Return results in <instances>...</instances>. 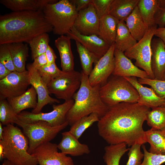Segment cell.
<instances>
[{
    "mask_svg": "<svg viewBox=\"0 0 165 165\" xmlns=\"http://www.w3.org/2000/svg\"><path fill=\"white\" fill-rule=\"evenodd\" d=\"M150 110L138 103L121 102L109 107L97 122L98 134L109 145L143 144L142 126Z\"/></svg>",
    "mask_w": 165,
    "mask_h": 165,
    "instance_id": "cell-1",
    "label": "cell"
},
{
    "mask_svg": "<svg viewBox=\"0 0 165 165\" xmlns=\"http://www.w3.org/2000/svg\"><path fill=\"white\" fill-rule=\"evenodd\" d=\"M53 30L42 11L13 12L0 16V45L28 43L34 37Z\"/></svg>",
    "mask_w": 165,
    "mask_h": 165,
    "instance_id": "cell-2",
    "label": "cell"
},
{
    "mask_svg": "<svg viewBox=\"0 0 165 165\" xmlns=\"http://www.w3.org/2000/svg\"><path fill=\"white\" fill-rule=\"evenodd\" d=\"M81 72L80 87L73 96L74 104L66 116V120L70 126L81 118L93 113L97 114L100 118L109 108L101 98L99 94L101 86H92L89 81V76Z\"/></svg>",
    "mask_w": 165,
    "mask_h": 165,
    "instance_id": "cell-3",
    "label": "cell"
},
{
    "mask_svg": "<svg viewBox=\"0 0 165 165\" xmlns=\"http://www.w3.org/2000/svg\"><path fill=\"white\" fill-rule=\"evenodd\" d=\"M3 127L0 144L3 148L4 159L15 165H37L36 158L28 152V139L20 129L12 124Z\"/></svg>",
    "mask_w": 165,
    "mask_h": 165,
    "instance_id": "cell-4",
    "label": "cell"
},
{
    "mask_svg": "<svg viewBox=\"0 0 165 165\" xmlns=\"http://www.w3.org/2000/svg\"><path fill=\"white\" fill-rule=\"evenodd\" d=\"M42 11L53 33L60 36L66 35L73 27L78 13L75 6L68 0L47 4Z\"/></svg>",
    "mask_w": 165,
    "mask_h": 165,
    "instance_id": "cell-5",
    "label": "cell"
},
{
    "mask_svg": "<svg viewBox=\"0 0 165 165\" xmlns=\"http://www.w3.org/2000/svg\"><path fill=\"white\" fill-rule=\"evenodd\" d=\"M99 94L109 108L121 102L137 103L139 97L137 90L128 80L114 75L100 87Z\"/></svg>",
    "mask_w": 165,
    "mask_h": 165,
    "instance_id": "cell-6",
    "label": "cell"
},
{
    "mask_svg": "<svg viewBox=\"0 0 165 165\" xmlns=\"http://www.w3.org/2000/svg\"><path fill=\"white\" fill-rule=\"evenodd\" d=\"M69 125L67 121L58 126L52 127L46 122L39 121L30 123L21 121L18 125L29 141L28 152L31 154L40 145L53 139L57 134Z\"/></svg>",
    "mask_w": 165,
    "mask_h": 165,
    "instance_id": "cell-7",
    "label": "cell"
},
{
    "mask_svg": "<svg viewBox=\"0 0 165 165\" xmlns=\"http://www.w3.org/2000/svg\"><path fill=\"white\" fill-rule=\"evenodd\" d=\"M157 26L156 25L149 28L144 37L124 53L130 59L135 60V65L145 71L152 79H154L155 76L151 67V42Z\"/></svg>",
    "mask_w": 165,
    "mask_h": 165,
    "instance_id": "cell-8",
    "label": "cell"
},
{
    "mask_svg": "<svg viewBox=\"0 0 165 165\" xmlns=\"http://www.w3.org/2000/svg\"><path fill=\"white\" fill-rule=\"evenodd\" d=\"M82 72L74 70L64 72L52 80L47 85L50 94L66 101L73 99L76 91L79 89L81 81Z\"/></svg>",
    "mask_w": 165,
    "mask_h": 165,
    "instance_id": "cell-9",
    "label": "cell"
},
{
    "mask_svg": "<svg viewBox=\"0 0 165 165\" xmlns=\"http://www.w3.org/2000/svg\"><path fill=\"white\" fill-rule=\"evenodd\" d=\"M73 99L65 101L61 104L53 105V110L50 112L44 113L40 112L34 114L28 111H23L16 116L21 121L28 123L39 121L48 123L52 127L61 125L66 121L67 114L74 104Z\"/></svg>",
    "mask_w": 165,
    "mask_h": 165,
    "instance_id": "cell-10",
    "label": "cell"
},
{
    "mask_svg": "<svg viewBox=\"0 0 165 165\" xmlns=\"http://www.w3.org/2000/svg\"><path fill=\"white\" fill-rule=\"evenodd\" d=\"M30 84L28 70L12 72L6 78L0 80V100L22 94Z\"/></svg>",
    "mask_w": 165,
    "mask_h": 165,
    "instance_id": "cell-11",
    "label": "cell"
},
{
    "mask_svg": "<svg viewBox=\"0 0 165 165\" xmlns=\"http://www.w3.org/2000/svg\"><path fill=\"white\" fill-rule=\"evenodd\" d=\"M115 49L114 42L107 53L94 64V66L88 76L89 83L92 86L104 85L112 74L115 66Z\"/></svg>",
    "mask_w": 165,
    "mask_h": 165,
    "instance_id": "cell-12",
    "label": "cell"
},
{
    "mask_svg": "<svg viewBox=\"0 0 165 165\" xmlns=\"http://www.w3.org/2000/svg\"><path fill=\"white\" fill-rule=\"evenodd\" d=\"M57 145L48 142L37 147L31 154L39 165H75L72 158L58 151Z\"/></svg>",
    "mask_w": 165,
    "mask_h": 165,
    "instance_id": "cell-13",
    "label": "cell"
},
{
    "mask_svg": "<svg viewBox=\"0 0 165 165\" xmlns=\"http://www.w3.org/2000/svg\"><path fill=\"white\" fill-rule=\"evenodd\" d=\"M27 69L30 84L35 89L38 97L37 106L33 109L31 112L34 114L38 113L41 112L43 107L47 104L60 103L59 100L50 96L47 85L42 80L37 70L33 67L31 64L27 65Z\"/></svg>",
    "mask_w": 165,
    "mask_h": 165,
    "instance_id": "cell-14",
    "label": "cell"
},
{
    "mask_svg": "<svg viewBox=\"0 0 165 165\" xmlns=\"http://www.w3.org/2000/svg\"><path fill=\"white\" fill-rule=\"evenodd\" d=\"M99 22L100 19L91 3L87 8L78 12L73 27L82 35L98 36Z\"/></svg>",
    "mask_w": 165,
    "mask_h": 165,
    "instance_id": "cell-15",
    "label": "cell"
},
{
    "mask_svg": "<svg viewBox=\"0 0 165 165\" xmlns=\"http://www.w3.org/2000/svg\"><path fill=\"white\" fill-rule=\"evenodd\" d=\"M66 35L71 39H73L79 42L93 53L97 61L107 53L111 46L98 36L96 35H82L73 26Z\"/></svg>",
    "mask_w": 165,
    "mask_h": 165,
    "instance_id": "cell-16",
    "label": "cell"
},
{
    "mask_svg": "<svg viewBox=\"0 0 165 165\" xmlns=\"http://www.w3.org/2000/svg\"><path fill=\"white\" fill-rule=\"evenodd\" d=\"M115 68L112 74L114 76L150 78L147 73L134 65L123 52L115 49L114 53Z\"/></svg>",
    "mask_w": 165,
    "mask_h": 165,
    "instance_id": "cell-17",
    "label": "cell"
},
{
    "mask_svg": "<svg viewBox=\"0 0 165 165\" xmlns=\"http://www.w3.org/2000/svg\"><path fill=\"white\" fill-rule=\"evenodd\" d=\"M151 48V67L155 79L165 80V44L159 38H152Z\"/></svg>",
    "mask_w": 165,
    "mask_h": 165,
    "instance_id": "cell-18",
    "label": "cell"
},
{
    "mask_svg": "<svg viewBox=\"0 0 165 165\" xmlns=\"http://www.w3.org/2000/svg\"><path fill=\"white\" fill-rule=\"evenodd\" d=\"M137 90L139 96L137 103L152 108L165 106V99L158 97L151 88L143 86L135 77H125Z\"/></svg>",
    "mask_w": 165,
    "mask_h": 165,
    "instance_id": "cell-19",
    "label": "cell"
},
{
    "mask_svg": "<svg viewBox=\"0 0 165 165\" xmlns=\"http://www.w3.org/2000/svg\"><path fill=\"white\" fill-rule=\"evenodd\" d=\"M62 139L57 145L58 148L62 153L73 156L88 154L90 150L88 145L82 144L69 131L62 133Z\"/></svg>",
    "mask_w": 165,
    "mask_h": 165,
    "instance_id": "cell-20",
    "label": "cell"
},
{
    "mask_svg": "<svg viewBox=\"0 0 165 165\" xmlns=\"http://www.w3.org/2000/svg\"><path fill=\"white\" fill-rule=\"evenodd\" d=\"M71 39L62 35L55 41V45L59 51L62 71L68 72L74 70V57L72 51Z\"/></svg>",
    "mask_w": 165,
    "mask_h": 165,
    "instance_id": "cell-21",
    "label": "cell"
},
{
    "mask_svg": "<svg viewBox=\"0 0 165 165\" xmlns=\"http://www.w3.org/2000/svg\"><path fill=\"white\" fill-rule=\"evenodd\" d=\"M37 94L34 88L31 87L22 94L7 100L16 115L23 110L30 108L35 109L37 106Z\"/></svg>",
    "mask_w": 165,
    "mask_h": 165,
    "instance_id": "cell-22",
    "label": "cell"
},
{
    "mask_svg": "<svg viewBox=\"0 0 165 165\" xmlns=\"http://www.w3.org/2000/svg\"><path fill=\"white\" fill-rule=\"evenodd\" d=\"M137 6L142 19L150 28L156 25L155 14L158 8L165 7V0H139Z\"/></svg>",
    "mask_w": 165,
    "mask_h": 165,
    "instance_id": "cell-23",
    "label": "cell"
},
{
    "mask_svg": "<svg viewBox=\"0 0 165 165\" xmlns=\"http://www.w3.org/2000/svg\"><path fill=\"white\" fill-rule=\"evenodd\" d=\"M119 21L109 14L100 19L98 36L110 46L115 42Z\"/></svg>",
    "mask_w": 165,
    "mask_h": 165,
    "instance_id": "cell-24",
    "label": "cell"
},
{
    "mask_svg": "<svg viewBox=\"0 0 165 165\" xmlns=\"http://www.w3.org/2000/svg\"><path fill=\"white\" fill-rule=\"evenodd\" d=\"M124 21L131 35L137 41L144 37L149 28L142 19L137 6Z\"/></svg>",
    "mask_w": 165,
    "mask_h": 165,
    "instance_id": "cell-25",
    "label": "cell"
},
{
    "mask_svg": "<svg viewBox=\"0 0 165 165\" xmlns=\"http://www.w3.org/2000/svg\"><path fill=\"white\" fill-rule=\"evenodd\" d=\"M139 0H113L108 9V14L119 21H124L137 6Z\"/></svg>",
    "mask_w": 165,
    "mask_h": 165,
    "instance_id": "cell-26",
    "label": "cell"
},
{
    "mask_svg": "<svg viewBox=\"0 0 165 165\" xmlns=\"http://www.w3.org/2000/svg\"><path fill=\"white\" fill-rule=\"evenodd\" d=\"M143 140L150 144L149 152L165 155V131L151 129L145 131Z\"/></svg>",
    "mask_w": 165,
    "mask_h": 165,
    "instance_id": "cell-27",
    "label": "cell"
},
{
    "mask_svg": "<svg viewBox=\"0 0 165 165\" xmlns=\"http://www.w3.org/2000/svg\"><path fill=\"white\" fill-rule=\"evenodd\" d=\"M6 44L10 52L16 71L19 72L26 71V62L28 56V45L23 42Z\"/></svg>",
    "mask_w": 165,
    "mask_h": 165,
    "instance_id": "cell-28",
    "label": "cell"
},
{
    "mask_svg": "<svg viewBox=\"0 0 165 165\" xmlns=\"http://www.w3.org/2000/svg\"><path fill=\"white\" fill-rule=\"evenodd\" d=\"M137 42L131 35L125 21H119L115 41V49L124 53Z\"/></svg>",
    "mask_w": 165,
    "mask_h": 165,
    "instance_id": "cell-29",
    "label": "cell"
},
{
    "mask_svg": "<svg viewBox=\"0 0 165 165\" xmlns=\"http://www.w3.org/2000/svg\"><path fill=\"white\" fill-rule=\"evenodd\" d=\"M127 145L126 143H122L106 146L103 159L106 165H119L121 158L129 150Z\"/></svg>",
    "mask_w": 165,
    "mask_h": 165,
    "instance_id": "cell-30",
    "label": "cell"
},
{
    "mask_svg": "<svg viewBox=\"0 0 165 165\" xmlns=\"http://www.w3.org/2000/svg\"><path fill=\"white\" fill-rule=\"evenodd\" d=\"M146 120L151 129L165 131V106L152 108L148 112Z\"/></svg>",
    "mask_w": 165,
    "mask_h": 165,
    "instance_id": "cell-31",
    "label": "cell"
},
{
    "mask_svg": "<svg viewBox=\"0 0 165 165\" xmlns=\"http://www.w3.org/2000/svg\"><path fill=\"white\" fill-rule=\"evenodd\" d=\"M99 119L98 115L96 113L83 117L71 126L69 131L78 139L88 128L94 123L98 122Z\"/></svg>",
    "mask_w": 165,
    "mask_h": 165,
    "instance_id": "cell-32",
    "label": "cell"
},
{
    "mask_svg": "<svg viewBox=\"0 0 165 165\" xmlns=\"http://www.w3.org/2000/svg\"><path fill=\"white\" fill-rule=\"evenodd\" d=\"M77 51L79 54L82 68V72L89 76L92 70L93 64L97 61L95 56L82 46L79 42L75 41Z\"/></svg>",
    "mask_w": 165,
    "mask_h": 165,
    "instance_id": "cell-33",
    "label": "cell"
},
{
    "mask_svg": "<svg viewBox=\"0 0 165 165\" xmlns=\"http://www.w3.org/2000/svg\"><path fill=\"white\" fill-rule=\"evenodd\" d=\"M50 40L49 35L47 33H45L34 37L28 42L32 60L45 53L49 46Z\"/></svg>",
    "mask_w": 165,
    "mask_h": 165,
    "instance_id": "cell-34",
    "label": "cell"
},
{
    "mask_svg": "<svg viewBox=\"0 0 165 165\" xmlns=\"http://www.w3.org/2000/svg\"><path fill=\"white\" fill-rule=\"evenodd\" d=\"M0 2L13 12L39 11L38 0H1Z\"/></svg>",
    "mask_w": 165,
    "mask_h": 165,
    "instance_id": "cell-35",
    "label": "cell"
},
{
    "mask_svg": "<svg viewBox=\"0 0 165 165\" xmlns=\"http://www.w3.org/2000/svg\"><path fill=\"white\" fill-rule=\"evenodd\" d=\"M16 115L7 100H0V121L2 125L14 123L18 125L20 120Z\"/></svg>",
    "mask_w": 165,
    "mask_h": 165,
    "instance_id": "cell-36",
    "label": "cell"
},
{
    "mask_svg": "<svg viewBox=\"0 0 165 165\" xmlns=\"http://www.w3.org/2000/svg\"><path fill=\"white\" fill-rule=\"evenodd\" d=\"M37 71L42 80L47 85L52 80L60 75L62 72V71L57 67L55 62L49 66L45 65Z\"/></svg>",
    "mask_w": 165,
    "mask_h": 165,
    "instance_id": "cell-37",
    "label": "cell"
},
{
    "mask_svg": "<svg viewBox=\"0 0 165 165\" xmlns=\"http://www.w3.org/2000/svg\"><path fill=\"white\" fill-rule=\"evenodd\" d=\"M138 81L142 85L146 84L150 86L158 97L165 99V80L139 78Z\"/></svg>",
    "mask_w": 165,
    "mask_h": 165,
    "instance_id": "cell-38",
    "label": "cell"
},
{
    "mask_svg": "<svg viewBox=\"0 0 165 165\" xmlns=\"http://www.w3.org/2000/svg\"><path fill=\"white\" fill-rule=\"evenodd\" d=\"M142 144L136 142L129 148L128 159L126 165H141L144 154L141 150Z\"/></svg>",
    "mask_w": 165,
    "mask_h": 165,
    "instance_id": "cell-39",
    "label": "cell"
},
{
    "mask_svg": "<svg viewBox=\"0 0 165 165\" xmlns=\"http://www.w3.org/2000/svg\"><path fill=\"white\" fill-rule=\"evenodd\" d=\"M142 146L144 156L141 165H161L165 162V155L152 153L146 150L145 145Z\"/></svg>",
    "mask_w": 165,
    "mask_h": 165,
    "instance_id": "cell-40",
    "label": "cell"
},
{
    "mask_svg": "<svg viewBox=\"0 0 165 165\" xmlns=\"http://www.w3.org/2000/svg\"><path fill=\"white\" fill-rule=\"evenodd\" d=\"M0 63L11 71H16L10 52L6 44L0 45Z\"/></svg>",
    "mask_w": 165,
    "mask_h": 165,
    "instance_id": "cell-41",
    "label": "cell"
},
{
    "mask_svg": "<svg viewBox=\"0 0 165 165\" xmlns=\"http://www.w3.org/2000/svg\"><path fill=\"white\" fill-rule=\"evenodd\" d=\"M113 1V0H92L91 3L100 19L108 14L109 8Z\"/></svg>",
    "mask_w": 165,
    "mask_h": 165,
    "instance_id": "cell-42",
    "label": "cell"
},
{
    "mask_svg": "<svg viewBox=\"0 0 165 165\" xmlns=\"http://www.w3.org/2000/svg\"><path fill=\"white\" fill-rule=\"evenodd\" d=\"M154 20L156 24L159 26V28L165 27V7L158 8L155 14Z\"/></svg>",
    "mask_w": 165,
    "mask_h": 165,
    "instance_id": "cell-43",
    "label": "cell"
},
{
    "mask_svg": "<svg viewBox=\"0 0 165 165\" xmlns=\"http://www.w3.org/2000/svg\"><path fill=\"white\" fill-rule=\"evenodd\" d=\"M31 64L33 67L37 70L47 65V61L45 54H43L35 58Z\"/></svg>",
    "mask_w": 165,
    "mask_h": 165,
    "instance_id": "cell-44",
    "label": "cell"
},
{
    "mask_svg": "<svg viewBox=\"0 0 165 165\" xmlns=\"http://www.w3.org/2000/svg\"><path fill=\"white\" fill-rule=\"evenodd\" d=\"M70 1L75 6L78 12L87 8L91 3L92 0H71Z\"/></svg>",
    "mask_w": 165,
    "mask_h": 165,
    "instance_id": "cell-45",
    "label": "cell"
},
{
    "mask_svg": "<svg viewBox=\"0 0 165 165\" xmlns=\"http://www.w3.org/2000/svg\"><path fill=\"white\" fill-rule=\"evenodd\" d=\"M47 63L46 65L49 66L54 62L57 58L56 56L53 49L49 45L45 53Z\"/></svg>",
    "mask_w": 165,
    "mask_h": 165,
    "instance_id": "cell-46",
    "label": "cell"
},
{
    "mask_svg": "<svg viewBox=\"0 0 165 165\" xmlns=\"http://www.w3.org/2000/svg\"><path fill=\"white\" fill-rule=\"evenodd\" d=\"M58 1L57 0H38L37 3L39 10L42 11L46 5L54 4Z\"/></svg>",
    "mask_w": 165,
    "mask_h": 165,
    "instance_id": "cell-47",
    "label": "cell"
},
{
    "mask_svg": "<svg viewBox=\"0 0 165 165\" xmlns=\"http://www.w3.org/2000/svg\"><path fill=\"white\" fill-rule=\"evenodd\" d=\"M12 72L0 63V80L5 78Z\"/></svg>",
    "mask_w": 165,
    "mask_h": 165,
    "instance_id": "cell-48",
    "label": "cell"
},
{
    "mask_svg": "<svg viewBox=\"0 0 165 165\" xmlns=\"http://www.w3.org/2000/svg\"><path fill=\"white\" fill-rule=\"evenodd\" d=\"M154 35L160 38L165 44V27L157 28L155 31Z\"/></svg>",
    "mask_w": 165,
    "mask_h": 165,
    "instance_id": "cell-49",
    "label": "cell"
},
{
    "mask_svg": "<svg viewBox=\"0 0 165 165\" xmlns=\"http://www.w3.org/2000/svg\"><path fill=\"white\" fill-rule=\"evenodd\" d=\"M0 159L2 160L4 159V151L2 145L0 144Z\"/></svg>",
    "mask_w": 165,
    "mask_h": 165,
    "instance_id": "cell-50",
    "label": "cell"
},
{
    "mask_svg": "<svg viewBox=\"0 0 165 165\" xmlns=\"http://www.w3.org/2000/svg\"><path fill=\"white\" fill-rule=\"evenodd\" d=\"M2 165H15L12 162L9 160L5 159L4 160Z\"/></svg>",
    "mask_w": 165,
    "mask_h": 165,
    "instance_id": "cell-51",
    "label": "cell"
},
{
    "mask_svg": "<svg viewBox=\"0 0 165 165\" xmlns=\"http://www.w3.org/2000/svg\"><path fill=\"white\" fill-rule=\"evenodd\" d=\"M2 124L0 122V140H2L3 137V127H2Z\"/></svg>",
    "mask_w": 165,
    "mask_h": 165,
    "instance_id": "cell-52",
    "label": "cell"
}]
</instances>
